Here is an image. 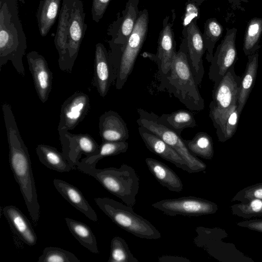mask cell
Returning a JSON list of instances; mask_svg holds the SVG:
<instances>
[{
  "label": "cell",
  "instance_id": "6da1fadb",
  "mask_svg": "<svg viewBox=\"0 0 262 262\" xmlns=\"http://www.w3.org/2000/svg\"><path fill=\"white\" fill-rule=\"evenodd\" d=\"M2 110L10 168L19 186L30 218L36 226L40 216V206L29 151L20 135L11 106L5 103L2 105Z\"/></svg>",
  "mask_w": 262,
  "mask_h": 262
},
{
  "label": "cell",
  "instance_id": "7a4b0ae2",
  "mask_svg": "<svg viewBox=\"0 0 262 262\" xmlns=\"http://www.w3.org/2000/svg\"><path fill=\"white\" fill-rule=\"evenodd\" d=\"M26 49L17 0H0V72L3 66L10 61L16 72L25 76L23 57Z\"/></svg>",
  "mask_w": 262,
  "mask_h": 262
},
{
  "label": "cell",
  "instance_id": "3957f363",
  "mask_svg": "<svg viewBox=\"0 0 262 262\" xmlns=\"http://www.w3.org/2000/svg\"><path fill=\"white\" fill-rule=\"evenodd\" d=\"M159 89L166 90L190 110L200 111L204 108V100L200 93L186 55L180 48L164 83Z\"/></svg>",
  "mask_w": 262,
  "mask_h": 262
},
{
  "label": "cell",
  "instance_id": "277c9868",
  "mask_svg": "<svg viewBox=\"0 0 262 262\" xmlns=\"http://www.w3.org/2000/svg\"><path fill=\"white\" fill-rule=\"evenodd\" d=\"M79 162L75 165L78 169L94 177L106 190L125 204L132 207L135 205L139 179L132 167L123 164L119 168L97 169L96 166L82 165Z\"/></svg>",
  "mask_w": 262,
  "mask_h": 262
},
{
  "label": "cell",
  "instance_id": "5b68a950",
  "mask_svg": "<svg viewBox=\"0 0 262 262\" xmlns=\"http://www.w3.org/2000/svg\"><path fill=\"white\" fill-rule=\"evenodd\" d=\"M148 24V12L145 8L140 11L134 29L125 44L120 47L109 45L110 57L117 72L115 83L117 90L122 89L132 72L145 41Z\"/></svg>",
  "mask_w": 262,
  "mask_h": 262
},
{
  "label": "cell",
  "instance_id": "8992f818",
  "mask_svg": "<svg viewBox=\"0 0 262 262\" xmlns=\"http://www.w3.org/2000/svg\"><path fill=\"white\" fill-rule=\"evenodd\" d=\"M98 207L118 226L135 236L148 239H157L161 233L151 223L135 213L133 207L113 199L95 198Z\"/></svg>",
  "mask_w": 262,
  "mask_h": 262
},
{
  "label": "cell",
  "instance_id": "52a82bcc",
  "mask_svg": "<svg viewBox=\"0 0 262 262\" xmlns=\"http://www.w3.org/2000/svg\"><path fill=\"white\" fill-rule=\"evenodd\" d=\"M137 113L138 126L158 136L180 155L187 162L190 173L199 172L206 168V164L189 151L181 136L158 121V115L141 108L137 109Z\"/></svg>",
  "mask_w": 262,
  "mask_h": 262
},
{
  "label": "cell",
  "instance_id": "ba28073f",
  "mask_svg": "<svg viewBox=\"0 0 262 262\" xmlns=\"http://www.w3.org/2000/svg\"><path fill=\"white\" fill-rule=\"evenodd\" d=\"M176 12L171 10V15L165 17L162 22V28L160 32L158 40L157 52L152 54L144 52L142 56L154 61L157 65L162 87L168 76L172 62L177 54L176 42L173 30L176 19Z\"/></svg>",
  "mask_w": 262,
  "mask_h": 262
},
{
  "label": "cell",
  "instance_id": "9c48e42d",
  "mask_svg": "<svg viewBox=\"0 0 262 262\" xmlns=\"http://www.w3.org/2000/svg\"><path fill=\"white\" fill-rule=\"evenodd\" d=\"M241 77L236 75L232 67L217 82L214 83L212 100L209 104V117L213 120L237 104Z\"/></svg>",
  "mask_w": 262,
  "mask_h": 262
},
{
  "label": "cell",
  "instance_id": "30bf717a",
  "mask_svg": "<svg viewBox=\"0 0 262 262\" xmlns=\"http://www.w3.org/2000/svg\"><path fill=\"white\" fill-rule=\"evenodd\" d=\"M151 206L170 216H199L214 214L218 209L217 205L214 202L193 196L164 199Z\"/></svg>",
  "mask_w": 262,
  "mask_h": 262
},
{
  "label": "cell",
  "instance_id": "8fae6325",
  "mask_svg": "<svg viewBox=\"0 0 262 262\" xmlns=\"http://www.w3.org/2000/svg\"><path fill=\"white\" fill-rule=\"evenodd\" d=\"M198 19H193L182 31L183 39L180 45L185 53L188 64L198 85L204 74L203 56L206 51L202 33L197 25Z\"/></svg>",
  "mask_w": 262,
  "mask_h": 262
},
{
  "label": "cell",
  "instance_id": "7c38bea8",
  "mask_svg": "<svg viewBox=\"0 0 262 262\" xmlns=\"http://www.w3.org/2000/svg\"><path fill=\"white\" fill-rule=\"evenodd\" d=\"M237 30L227 28L225 36L216 48L210 62L208 77L215 83L219 81L238 60L235 40Z\"/></svg>",
  "mask_w": 262,
  "mask_h": 262
},
{
  "label": "cell",
  "instance_id": "4fadbf2b",
  "mask_svg": "<svg viewBox=\"0 0 262 262\" xmlns=\"http://www.w3.org/2000/svg\"><path fill=\"white\" fill-rule=\"evenodd\" d=\"M81 0H73L68 28V59L66 72L71 73L87 29Z\"/></svg>",
  "mask_w": 262,
  "mask_h": 262
},
{
  "label": "cell",
  "instance_id": "5bb4252c",
  "mask_svg": "<svg viewBox=\"0 0 262 262\" xmlns=\"http://www.w3.org/2000/svg\"><path fill=\"white\" fill-rule=\"evenodd\" d=\"M58 133L62 153L74 166L79 161L82 154L87 157L95 155L98 151L99 145L88 134H73L65 129L59 130Z\"/></svg>",
  "mask_w": 262,
  "mask_h": 262
},
{
  "label": "cell",
  "instance_id": "9a60e30c",
  "mask_svg": "<svg viewBox=\"0 0 262 262\" xmlns=\"http://www.w3.org/2000/svg\"><path fill=\"white\" fill-rule=\"evenodd\" d=\"M139 1L128 0L121 15L119 14L116 20L110 26L107 32L112 37L107 41L109 45L120 47L125 44L138 17Z\"/></svg>",
  "mask_w": 262,
  "mask_h": 262
},
{
  "label": "cell",
  "instance_id": "2e32d148",
  "mask_svg": "<svg viewBox=\"0 0 262 262\" xmlns=\"http://www.w3.org/2000/svg\"><path fill=\"white\" fill-rule=\"evenodd\" d=\"M89 97L82 92H76L61 106L58 131L73 130L81 122L90 109Z\"/></svg>",
  "mask_w": 262,
  "mask_h": 262
},
{
  "label": "cell",
  "instance_id": "e0dca14e",
  "mask_svg": "<svg viewBox=\"0 0 262 262\" xmlns=\"http://www.w3.org/2000/svg\"><path fill=\"white\" fill-rule=\"evenodd\" d=\"M117 72L104 46L97 43L95 46L94 84L99 95L104 97L111 86L115 83Z\"/></svg>",
  "mask_w": 262,
  "mask_h": 262
},
{
  "label": "cell",
  "instance_id": "ac0fdd59",
  "mask_svg": "<svg viewBox=\"0 0 262 262\" xmlns=\"http://www.w3.org/2000/svg\"><path fill=\"white\" fill-rule=\"evenodd\" d=\"M26 57L38 97L42 103H45L52 89L53 73L45 58L37 52L31 51Z\"/></svg>",
  "mask_w": 262,
  "mask_h": 262
},
{
  "label": "cell",
  "instance_id": "d6986e66",
  "mask_svg": "<svg viewBox=\"0 0 262 262\" xmlns=\"http://www.w3.org/2000/svg\"><path fill=\"white\" fill-rule=\"evenodd\" d=\"M138 130L141 139L149 150L172 163L178 168L190 173L186 161L165 141L145 128L139 126Z\"/></svg>",
  "mask_w": 262,
  "mask_h": 262
},
{
  "label": "cell",
  "instance_id": "ffe728a7",
  "mask_svg": "<svg viewBox=\"0 0 262 262\" xmlns=\"http://www.w3.org/2000/svg\"><path fill=\"white\" fill-rule=\"evenodd\" d=\"M99 134L102 142L126 141L129 138V130L121 116L117 112H104L99 119Z\"/></svg>",
  "mask_w": 262,
  "mask_h": 262
},
{
  "label": "cell",
  "instance_id": "44dd1931",
  "mask_svg": "<svg viewBox=\"0 0 262 262\" xmlns=\"http://www.w3.org/2000/svg\"><path fill=\"white\" fill-rule=\"evenodd\" d=\"M3 214L10 227L25 244L33 246L37 243V236L33 226L26 215L13 205L4 207Z\"/></svg>",
  "mask_w": 262,
  "mask_h": 262
},
{
  "label": "cell",
  "instance_id": "7402d4cb",
  "mask_svg": "<svg viewBox=\"0 0 262 262\" xmlns=\"http://www.w3.org/2000/svg\"><path fill=\"white\" fill-rule=\"evenodd\" d=\"M72 1L62 0L54 38L55 46L59 55L58 64L62 71H66L68 59V28Z\"/></svg>",
  "mask_w": 262,
  "mask_h": 262
},
{
  "label": "cell",
  "instance_id": "603a6c76",
  "mask_svg": "<svg viewBox=\"0 0 262 262\" xmlns=\"http://www.w3.org/2000/svg\"><path fill=\"white\" fill-rule=\"evenodd\" d=\"M53 184L58 192L71 205L92 221H98L95 211L78 188L58 179H54Z\"/></svg>",
  "mask_w": 262,
  "mask_h": 262
},
{
  "label": "cell",
  "instance_id": "cb8c5ba5",
  "mask_svg": "<svg viewBox=\"0 0 262 262\" xmlns=\"http://www.w3.org/2000/svg\"><path fill=\"white\" fill-rule=\"evenodd\" d=\"M148 168L158 182L168 190L180 192L183 186L180 177L164 163L151 158L145 159Z\"/></svg>",
  "mask_w": 262,
  "mask_h": 262
},
{
  "label": "cell",
  "instance_id": "d4e9b609",
  "mask_svg": "<svg viewBox=\"0 0 262 262\" xmlns=\"http://www.w3.org/2000/svg\"><path fill=\"white\" fill-rule=\"evenodd\" d=\"M258 52L248 56L245 72L241 77L237 97V110L241 115L254 85L258 65Z\"/></svg>",
  "mask_w": 262,
  "mask_h": 262
},
{
  "label": "cell",
  "instance_id": "484cf974",
  "mask_svg": "<svg viewBox=\"0 0 262 262\" xmlns=\"http://www.w3.org/2000/svg\"><path fill=\"white\" fill-rule=\"evenodd\" d=\"M36 151L40 162L47 168L59 172L76 170V167L71 165L62 152L56 148L46 144H38Z\"/></svg>",
  "mask_w": 262,
  "mask_h": 262
},
{
  "label": "cell",
  "instance_id": "4316f807",
  "mask_svg": "<svg viewBox=\"0 0 262 262\" xmlns=\"http://www.w3.org/2000/svg\"><path fill=\"white\" fill-rule=\"evenodd\" d=\"M240 115L235 104L212 121L219 141L224 142L234 135Z\"/></svg>",
  "mask_w": 262,
  "mask_h": 262
},
{
  "label": "cell",
  "instance_id": "83f0119b",
  "mask_svg": "<svg viewBox=\"0 0 262 262\" xmlns=\"http://www.w3.org/2000/svg\"><path fill=\"white\" fill-rule=\"evenodd\" d=\"M61 0H40L36 19L40 35H47L59 15Z\"/></svg>",
  "mask_w": 262,
  "mask_h": 262
},
{
  "label": "cell",
  "instance_id": "f1b7e54d",
  "mask_svg": "<svg viewBox=\"0 0 262 262\" xmlns=\"http://www.w3.org/2000/svg\"><path fill=\"white\" fill-rule=\"evenodd\" d=\"M158 121L181 136L182 131L187 128L196 126L193 114L186 110H179L170 114L158 116Z\"/></svg>",
  "mask_w": 262,
  "mask_h": 262
},
{
  "label": "cell",
  "instance_id": "f546056e",
  "mask_svg": "<svg viewBox=\"0 0 262 262\" xmlns=\"http://www.w3.org/2000/svg\"><path fill=\"white\" fill-rule=\"evenodd\" d=\"M65 221L72 234L82 246L93 253H99L96 237L86 224L69 217Z\"/></svg>",
  "mask_w": 262,
  "mask_h": 262
},
{
  "label": "cell",
  "instance_id": "4dcf8cb0",
  "mask_svg": "<svg viewBox=\"0 0 262 262\" xmlns=\"http://www.w3.org/2000/svg\"><path fill=\"white\" fill-rule=\"evenodd\" d=\"M262 36V18L253 17L248 23L245 32L243 41V51L246 56H249L260 48V39Z\"/></svg>",
  "mask_w": 262,
  "mask_h": 262
},
{
  "label": "cell",
  "instance_id": "1f68e13d",
  "mask_svg": "<svg viewBox=\"0 0 262 262\" xmlns=\"http://www.w3.org/2000/svg\"><path fill=\"white\" fill-rule=\"evenodd\" d=\"M184 141L189 151L194 156L206 160L213 157V144L211 136L205 132H199L191 140Z\"/></svg>",
  "mask_w": 262,
  "mask_h": 262
},
{
  "label": "cell",
  "instance_id": "d6a6232c",
  "mask_svg": "<svg viewBox=\"0 0 262 262\" xmlns=\"http://www.w3.org/2000/svg\"><path fill=\"white\" fill-rule=\"evenodd\" d=\"M204 28L202 36L207 52L206 59L210 62L215 44L222 36L223 27L215 18H210L205 21Z\"/></svg>",
  "mask_w": 262,
  "mask_h": 262
},
{
  "label": "cell",
  "instance_id": "836d02e7",
  "mask_svg": "<svg viewBox=\"0 0 262 262\" xmlns=\"http://www.w3.org/2000/svg\"><path fill=\"white\" fill-rule=\"evenodd\" d=\"M128 148V143L126 141L102 142L95 155L85 157L79 162L82 165L95 167L96 163L102 159L125 152Z\"/></svg>",
  "mask_w": 262,
  "mask_h": 262
},
{
  "label": "cell",
  "instance_id": "e575fe53",
  "mask_svg": "<svg viewBox=\"0 0 262 262\" xmlns=\"http://www.w3.org/2000/svg\"><path fill=\"white\" fill-rule=\"evenodd\" d=\"M107 262H138L130 252L125 241L115 236L111 240V251Z\"/></svg>",
  "mask_w": 262,
  "mask_h": 262
},
{
  "label": "cell",
  "instance_id": "d590c367",
  "mask_svg": "<svg viewBox=\"0 0 262 262\" xmlns=\"http://www.w3.org/2000/svg\"><path fill=\"white\" fill-rule=\"evenodd\" d=\"M234 215L244 219L262 216V200L253 199L246 202H241L231 207Z\"/></svg>",
  "mask_w": 262,
  "mask_h": 262
},
{
  "label": "cell",
  "instance_id": "8d00e7d4",
  "mask_svg": "<svg viewBox=\"0 0 262 262\" xmlns=\"http://www.w3.org/2000/svg\"><path fill=\"white\" fill-rule=\"evenodd\" d=\"M37 262H80L74 254L55 247H47L39 257Z\"/></svg>",
  "mask_w": 262,
  "mask_h": 262
},
{
  "label": "cell",
  "instance_id": "74e56055",
  "mask_svg": "<svg viewBox=\"0 0 262 262\" xmlns=\"http://www.w3.org/2000/svg\"><path fill=\"white\" fill-rule=\"evenodd\" d=\"M253 199L262 200V183L253 184L237 192L231 202H246Z\"/></svg>",
  "mask_w": 262,
  "mask_h": 262
},
{
  "label": "cell",
  "instance_id": "f35d334b",
  "mask_svg": "<svg viewBox=\"0 0 262 262\" xmlns=\"http://www.w3.org/2000/svg\"><path fill=\"white\" fill-rule=\"evenodd\" d=\"M111 0H93L91 13L93 20L98 23L103 15Z\"/></svg>",
  "mask_w": 262,
  "mask_h": 262
},
{
  "label": "cell",
  "instance_id": "ab89813d",
  "mask_svg": "<svg viewBox=\"0 0 262 262\" xmlns=\"http://www.w3.org/2000/svg\"><path fill=\"white\" fill-rule=\"evenodd\" d=\"M185 14L183 25L186 27L193 19H198L200 17L199 6L191 0L186 3Z\"/></svg>",
  "mask_w": 262,
  "mask_h": 262
},
{
  "label": "cell",
  "instance_id": "60d3db41",
  "mask_svg": "<svg viewBox=\"0 0 262 262\" xmlns=\"http://www.w3.org/2000/svg\"><path fill=\"white\" fill-rule=\"evenodd\" d=\"M237 225L239 227L262 232V219H253L242 221L238 223Z\"/></svg>",
  "mask_w": 262,
  "mask_h": 262
},
{
  "label": "cell",
  "instance_id": "b9f144b4",
  "mask_svg": "<svg viewBox=\"0 0 262 262\" xmlns=\"http://www.w3.org/2000/svg\"><path fill=\"white\" fill-rule=\"evenodd\" d=\"M158 261L162 262H190L188 259L185 257L168 255H164L159 257Z\"/></svg>",
  "mask_w": 262,
  "mask_h": 262
},
{
  "label": "cell",
  "instance_id": "7bdbcfd3",
  "mask_svg": "<svg viewBox=\"0 0 262 262\" xmlns=\"http://www.w3.org/2000/svg\"><path fill=\"white\" fill-rule=\"evenodd\" d=\"M229 3L233 8L243 10L241 6L242 3H248L249 0H228Z\"/></svg>",
  "mask_w": 262,
  "mask_h": 262
},
{
  "label": "cell",
  "instance_id": "ee69618b",
  "mask_svg": "<svg viewBox=\"0 0 262 262\" xmlns=\"http://www.w3.org/2000/svg\"><path fill=\"white\" fill-rule=\"evenodd\" d=\"M192 2L195 3L197 5L200 6L205 0H191Z\"/></svg>",
  "mask_w": 262,
  "mask_h": 262
}]
</instances>
